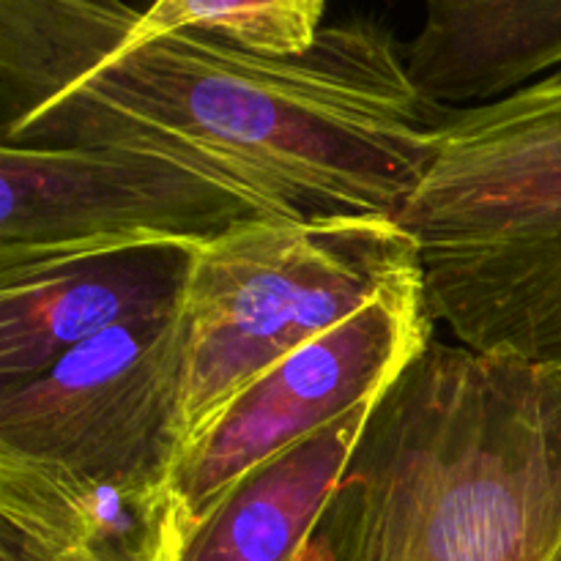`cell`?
I'll list each match as a JSON object with an SVG mask.
<instances>
[{
  "label": "cell",
  "mask_w": 561,
  "mask_h": 561,
  "mask_svg": "<svg viewBox=\"0 0 561 561\" xmlns=\"http://www.w3.org/2000/svg\"><path fill=\"white\" fill-rule=\"evenodd\" d=\"M118 0H0V146L131 148L206 168L294 222L398 217L455 110L373 20L296 58L192 31L135 38Z\"/></svg>",
  "instance_id": "1"
},
{
  "label": "cell",
  "mask_w": 561,
  "mask_h": 561,
  "mask_svg": "<svg viewBox=\"0 0 561 561\" xmlns=\"http://www.w3.org/2000/svg\"><path fill=\"white\" fill-rule=\"evenodd\" d=\"M316 561H561V367L431 343L376 400Z\"/></svg>",
  "instance_id": "2"
},
{
  "label": "cell",
  "mask_w": 561,
  "mask_h": 561,
  "mask_svg": "<svg viewBox=\"0 0 561 561\" xmlns=\"http://www.w3.org/2000/svg\"><path fill=\"white\" fill-rule=\"evenodd\" d=\"M394 222L420 244L433 323L561 367V69L455 110Z\"/></svg>",
  "instance_id": "3"
},
{
  "label": "cell",
  "mask_w": 561,
  "mask_h": 561,
  "mask_svg": "<svg viewBox=\"0 0 561 561\" xmlns=\"http://www.w3.org/2000/svg\"><path fill=\"white\" fill-rule=\"evenodd\" d=\"M416 279L420 244L394 217L252 222L201 247L181 305L184 449L268 367Z\"/></svg>",
  "instance_id": "4"
},
{
  "label": "cell",
  "mask_w": 561,
  "mask_h": 561,
  "mask_svg": "<svg viewBox=\"0 0 561 561\" xmlns=\"http://www.w3.org/2000/svg\"><path fill=\"white\" fill-rule=\"evenodd\" d=\"M181 307L129 318L0 392V453L121 488L170 491L184 453Z\"/></svg>",
  "instance_id": "5"
},
{
  "label": "cell",
  "mask_w": 561,
  "mask_h": 561,
  "mask_svg": "<svg viewBox=\"0 0 561 561\" xmlns=\"http://www.w3.org/2000/svg\"><path fill=\"white\" fill-rule=\"evenodd\" d=\"M279 219L247 186L164 153L0 146V268L113 247H206Z\"/></svg>",
  "instance_id": "6"
},
{
  "label": "cell",
  "mask_w": 561,
  "mask_h": 561,
  "mask_svg": "<svg viewBox=\"0 0 561 561\" xmlns=\"http://www.w3.org/2000/svg\"><path fill=\"white\" fill-rule=\"evenodd\" d=\"M425 279L387 290L247 383L181 453L170 499L184 535L236 480L378 400L431 343Z\"/></svg>",
  "instance_id": "7"
},
{
  "label": "cell",
  "mask_w": 561,
  "mask_h": 561,
  "mask_svg": "<svg viewBox=\"0 0 561 561\" xmlns=\"http://www.w3.org/2000/svg\"><path fill=\"white\" fill-rule=\"evenodd\" d=\"M197 250L135 244L0 268V392L129 318L184 305Z\"/></svg>",
  "instance_id": "8"
},
{
  "label": "cell",
  "mask_w": 561,
  "mask_h": 561,
  "mask_svg": "<svg viewBox=\"0 0 561 561\" xmlns=\"http://www.w3.org/2000/svg\"><path fill=\"white\" fill-rule=\"evenodd\" d=\"M170 491L85 480L0 453V561H175Z\"/></svg>",
  "instance_id": "9"
},
{
  "label": "cell",
  "mask_w": 561,
  "mask_h": 561,
  "mask_svg": "<svg viewBox=\"0 0 561 561\" xmlns=\"http://www.w3.org/2000/svg\"><path fill=\"white\" fill-rule=\"evenodd\" d=\"M373 405L247 471L181 535L175 561H307Z\"/></svg>",
  "instance_id": "10"
},
{
  "label": "cell",
  "mask_w": 561,
  "mask_h": 561,
  "mask_svg": "<svg viewBox=\"0 0 561 561\" xmlns=\"http://www.w3.org/2000/svg\"><path fill=\"white\" fill-rule=\"evenodd\" d=\"M416 91L444 110H471L561 69V0H436L405 49Z\"/></svg>",
  "instance_id": "11"
},
{
  "label": "cell",
  "mask_w": 561,
  "mask_h": 561,
  "mask_svg": "<svg viewBox=\"0 0 561 561\" xmlns=\"http://www.w3.org/2000/svg\"><path fill=\"white\" fill-rule=\"evenodd\" d=\"M323 14L321 0H159L142 11L131 36L192 31L263 58H296L318 42Z\"/></svg>",
  "instance_id": "12"
},
{
  "label": "cell",
  "mask_w": 561,
  "mask_h": 561,
  "mask_svg": "<svg viewBox=\"0 0 561 561\" xmlns=\"http://www.w3.org/2000/svg\"><path fill=\"white\" fill-rule=\"evenodd\" d=\"M58 561H88V559H58Z\"/></svg>",
  "instance_id": "13"
}]
</instances>
